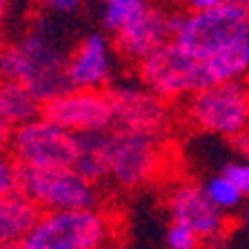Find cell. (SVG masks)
<instances>
[{
	"label": "cell",
	"mask_w": 249,
	"mask_h": 249,
	"mask_svg": "<svg viewBox=\"0 0 249 249\" xmlns=\"http://www.w3.org/2000/svg\"><path fill=\"white\" fill-rule=\"evenodd\" d=\"M0 80H18L47 100L69 89L67 56L52 36L34 29L22 40L0 47Z\"/></svg>",
	"instance_id": "obj_1"
},
{
	"label": "cell",
	"mask_w": 249,
	"mask_h": 249,
	"mask_svg": "<svg viewBox=\"0 0 249 249\" xmlns=\"http://www.w3.org/2000/svg\"><path fill=\"white\" fill-rule=\"evenodd\" d=\"M249 36V7L227 0L209 9H189L180 14L174 40L198 58H209Z\"/></svg>",
	"instance_id": "obj_2"
},
{
	"label": "cell",
	"mask_w": 249,
	"mask_h": 249,
	"mask_svg": "<svg viewBox=\"0 0 249 249\" xmlns=\"http://www.w3.org/2000/svg\"><path fill=\"white\" fill-rule=\"evenodd\" d=\"M111 238V220L98 207L42 212L20 240V249H103Z\"/></svg>",
	"instance_id": "obj_3"
},
{
	"label": "cell",
	"mask_w": 249,
	"mask_h": 249,
	"mask_svg": "<svg viewBox=\"0 0 249 249\" xmlns=\"http://www.w3.org/2000/svg\"><path fill=\"white\" fill-rule=\"evenodd\" d=\"M18 189H22L42 212L91 209L100 202L98 185L69 165L29 167L18 162Z\"/></svg>",
	"instance_id": "obj_4"
},
{
	"label": "cell",
	"mask_w": 249,
	"mask_h": 249,
	"mask_svg": "<svg viewBox=\"0 0 249 249\" xmlns=\"http://www.w3.org/2000/svg\"><path fill=\"white\" fill-rule=\"evenodd\" d=\"M187 120L200 131L231 138L249 124V83L225 80L187 96Z\"/></svg>",
	"instance_id": "obj_5"
},
{
	"label": "cell",
	"mask_w": 249,
	"mask_h": 249,
	"mask_svg": "<svg viewBox=\"0 0 249 249\" xmlns=\"http://www.w3.org/2000/svg\"><path fill=\"white\" fill-rule=\"evenodd\" d=\"M136 71L142 87L158 93L165 100L187 98L205 87L202 58L182 49L176 40H169L136 62Z\"/></svg>",
	"instance_id": "obj_6"
},
{
	"label": "cell",
	"mask_w": 249,
	"mask_h": 249,
	"mask_svg": "<svg viewBox=\"0 0 249 249\" xmlns=\"http://www.w3.org/2000/svg\"><path fill=\"white\" fill-rule=\"evenodd\" d=\"M109 178L124 189L151 182L162 167V138L123 127L107 129Z\"/></svg>",
	"instance_id": "obj_7"
},
{
	"label": "cell",
	"mask_w": 249,
	"mask_h": 249,
	"mask_svg": "<svg viewBox=\"0 0 249 249\" xmlns=\"http://www.w3.org/2000/svg\"><path fill=\"white\" fill-rule=\"evenodd\" d=\"M9 151L20 165L73 167L78 156V134L38 116L16 127Z\"/></svg>",
	"instance_id": "obj_8"
},
{
	"label": "cell",
	"mask_w": 249,
	"mask_h": 249,
	"mask_svg": "<svg viewBox=\"0 0 249 249\" xmlns=\"http://www.w3.org/2000/svg\"><path fill=\"white\" fill-rule=\"evenodd\" d=\"M40 116L73 134L105 131L114 127V114L105 89L69 87L52 98L42 100Z\"/></svg>",
	"instance_id": "obj_9"
},
{
	"label": "cell",
	"mask_w": 249,
	"mask_h": 249,
	"mask_svg": "<svg viewBox=\"0 0 249 249\" xmlns=\"http://www.w3.org/2000/svg\"><path fill=\"white\" fill-rule=\"evenodd\" d=\"M182 11H169L162 5L147 2L138 14H134L118 31H114V45L116 53L123 60L138 62L158 49L160 45L174 40L178 31Z\"/></svg>",
	"instance_id": "obj_10"
},
{
	"label": "cell",
	"mask_w": 249,
	"mask_h": 249,
	"mask_svg": "<svg viewBox=\"0 0 249 249\" xmlns=\"http://www.w3.org/2000/svg\"><path fill=\"white\" fill-rule=\"evenodd\" d=\"M105 91L114 114V127L165 138L171 127L169 100L160 98L147 87H114Z\"/></svg>",
	"instance_id": "obj_11"
},
{
	"label": "cell",
	"mask_w": 249,
	"mask_h": 249,
	"mask_svg": "<svg viewBox=\"0 0 249 249\" xmlns=\"http://www.w3.org/2000/svg\"><path fill=\"white\" fill-rule=\"evenodd\" d=\"M167 212L171 223H180L198 233L202 243L216 245L227 233V216L216 207L205 189L194 182H178L167 196Z\"/></svg>",
	"instance_id": "obj_12"
},
{
	"label": "cell",
	"mask_w": 249,
	"mask_h": 249,
	"mask_svg": "<svg viewBox=\"0 0 249 249\" xmlns=\"http://www.w3.org/2000/svg\"><path fill=\"white\" fill-rule=\"evenodd\" d=\"M107 36L93 31L73 47L67 56V80L69 87L100 89L109 80L111 58H109Z\"/></svg>",
	"instance_id": "obj_13"
},
{
	"label": "cell",
	"mask_w": 249,
	"mask_h": 249,
	"mask_svg": "<svg viewBox=\"0 0 249 249\" xmlns=\"http://www.w3.org/2000/svg\"><path fill=\"white\" fill-rule=\"evenodd\" d=\"M42 209L22 189H14L0 198V245L20 243L36 225Z\"/></svg>",
	"instance_id": "obj_14"
},
{
	"label": "cell",
	"mask_w": 249,
	"mask_h": 249,
	"mask_svg": "<svg viewBox=\"0 0 249 249\" xmlns=\"http://www.w3.org/2000/svg\"><path fill=\"white\" fill-rule=\"evenodd\" d=\"M245 76H249V36L213 56L202 58L205 87L225 80H243Z\"/></svg>",
	"instance_id": "obj_15"
},
{
	"label": "cell",
	"mask_w": 249,
	"mask_h": 249,
	"mask_svg": "<svg viewBox=\"0 0 249 249\" xmlns=\"http://www.w3.org/2000/svg\"><path fill=\"white\" fill-rule=\"evenodd\" d=\"M85 178L98 185L109 178V149H107V129L105 131H85L78 134V156L73 162Z\"/></svg>",
	"instance_id": "obj_16"
},
{
	"label": "cell",
	"mask_w": 249,
	"mask_h": 249,
	"mask_svg": "<svg viewBox=\"0 0 249 249\" xmlns=\"http://www.w3.org/2000/svg\"><path fill=\"white\" fill-rule=\"evenodd\" d=\"M42 100L18 80H0V109L18 127L40 116Z\"/></svg>",
	"instance_id": "obj_17"
},
{
	"label": "cell",
	"mask_w": 249,
	"mask_h": 249,
	"mask_svg": "<svg viewBox=\"0 0 249 249\" xmlns=\"http://www.w3.org/2000/svg\"><path fill=\"white\" fill-rule=\"evenodd\" d=\"M205 194L212 198V202L216 207H220L223 212H231V209L240 207L245 200V194L240 192L238 187L233 185L227 176H225L223 171L218 174V176H212L205 185H202Z\"/></svg>",
	"instance_id": "obj_18"
},
{
	"label": "cell",
	"mask_w": 249,
	"mask_h": 249,
	"mask_svg": "<svg viewBox=\"0 0 249 249\" xmlns=\"http://www.w3.org/2000/svg\"><path fill=\"white\" fill-rule=\"evenodd\" d=\"M167 247L169 249H200L202 240L198 233L180 223H171L167 229Z\"/></svg>",
	"instance_id": "obj_19"
},
{
	"label": "cell",
	"mask_w": 249,
	"mask_h": 249,
	"mask_svg": "<svg viewBox=\"0 0 249 249\" xmlns=\"http://www.w3.org/2000/svg\"><path fill=\"white\" fill-rule=\"evenodd\" d=\"M18 189V162L14 156L0 154V198Z\"/></svg>",
	"instance_id": "obj_20"
},
{
	"label": "cell",
	"mask_w": 249,
	"mask_h": 249,
	"mask_svg": "<svg viewBox=\"0 0 249 249\" xmlns=\"http://www.w3.org/2000/svg\"><path fill=\"white\" fill-rule=\"evenodd\" d=\"M223 174L249 198V160H233L223 167Z\"/></svg>",
	"instance_id": "obj_21"
},
{
	"label": "cell",
	"mask_w": 249,
	"mask_h": 249,
	"mask_svg": "<svg viewBox=\"0 0 249 249\" xmlns=\"http://www.w3.org/2000/svg\"><path fill=\"white\" fill-rule=\"evenodd\" d=\"M14 131H16V124L11 123V120L2 114V109H0V154H5V151L11 147Z\"/></svg>",
	"instance_id": "obj_22"
},
{
	"label": "cell",
	"mask_w": 249,
	"mask_h": 249,
	"mask_svg": "<svg viewBox=\"0 0 249 249\" xmlns=\"http://www.w3.org/2000/svg\"><path fill=\"white\" fill-rule=\"evenodd\" d=\"M229 142H231L233 151H236L243 160H249V124L245 129H240L238 134H233L231 138H229Z\"/></svg>",
	"instance_id": "obj_23"
},
{
	"label": "cell",
	"mask_w": 249,
	"mask_h": 249,
	"mask_svg": "<svg viewBox=\"0 0 249 249\" xmlns=\"http://www.w3.org/2000/svg\"><path fill=\"white\" fill-rule=\"evenodd\" d=\"M227 2V0H187V7L189 9H209V7H218Z\"/></svg>",
	"instance_id": "obj_24"
},
{
	"label": "cell",
	"mask_w": 249,
	"mask_h": 249,
	"mask_svg": "<svg viewBox=\"0 0 249 249\" xmlns=\"http://www.w3.org/2000/svg\"><path fill=\"white\" fill-rule=\"evenodd\" d=\"M7 14H9V0H0V29L7 20Z\"/></svg>",
	"instance_id": "obj_25"
},
{
	"label": "cell",
	"mask_w": 249,
	"mask_h": 249,
	"mask_svg": "<svg viewBox=\"0 0 249 249\" xmlns=\"http://www.w3.org/2000/svg\"><path fill=\"white\" fill-rule=\"evenodd\" d=\"M0 249H20V243H7V245H0Z\"/></svg>",
	"instance_id": "obj_26"
},
{
	"label": "cell",
	"mask_w": 249,
	"mask_h": 249,
	"mask_svg": "<svg viewBox=\"0 0 249 249\" xmlns=\"http://www.w3.org/2000/svg\"><path fill=\"white\" fill-rule=\"evenodd\" d=\"M149 2H156V5H171V2H176V0H149Z\"/></svg>",
	"instance_id": "obj_27"
},
{
	"label": "cell",
	"mask_w": 249,
	"mask_h": 249,
	"mask_svg": "<svg viewBox=\"0 0 249 249\" xmlns=\"http://www.w3.org/2000/svg\"><path fill=\"white\" fill-rule=\"evenodd\" d=\"M245 227L249 229V207H247V212H245Z\"/></svg>",
	"instance_id": "obj_28"
},
{
	"label": "cell",
	"mask_w": 249,
	"mask_h": 249,
	"mask_svg": "<svg viewBox=\"0 0 249 249\" xmlns=\"http://www.w3.org/2000/svg\"><path fill=\"white\" fill-rule=\"evenodd\" d=\"M238 2H243V5H247V7H249V0H238Z\"/></svg>",
	"instance_id": "obj_29"
}]
</instances>
